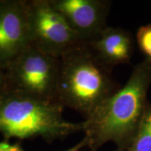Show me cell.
Wrapping results in <instances>:
<instances>
[{
    "label": "cell",
    "instance_id": "cell-3",
    "mask_svg": "<svg viewBox=\"0 0 151 151\" xmlns=\"http://www.w3.org/2000/svg\"><path fill=\"white\" fill-rule=\"evenodd\" d=\"M64 107L3 90L0 91V132L6 141L12 138L41 137L47 142L83 132V122H72L62 116Z\"/></svg>",
    "mask_w": 151,
    "mask_h": 151
},
{
    "label": "cell",
    "instance_id": "cell-6",
    "mask_svg": "<svg viewBox=\"0 0 151 151\" xmlns=\"http://www.w3.org/2000/svg\"><path fill=\"white\" fill-rule=\"evenodd\" d=\"M83 43L97 39L107 27L111 1L107 0H50Z\"/></svg>",
    "mask_w": 151,
    "mask_h": 151
},
{
    "label": "cell",
    "instance_id": "cell-8",
    "mask_svg": "<svg viewBox=\"0 0 151 151\" xmlns=\"http://www.w3.org/2000/svg\"><path fill=\"white\" fill-rule=\"evenodd\" d=\"M92 51L106 66L129 64L134 51V39L127 30L107 26L93 42L88 43Z\"/></svg>",
    "mask_w": 151,
    "mask_h": 151
},
{
    "label": "cell",
    "instance_id": "cell-9",
    "mask_svg": "<svg viewBox=\"0 0 151 151\" xmlns=\"http://www.w3.org/2000/svg\"><path fill=\"white\" fill-rule=\"evenodd\" d=\"M125 151H151V104H147L134 138Z\"/></svg>",
    "mask_w": 151,
    "mask_h": 151
},
{
    "label": "cell",
    "instance_id": "cell-7",
    "mask_svg": "<svg viewBox=\"0 0 151 151\" xmlns=\"http://www.w3.org/2000/svg\"><path fill=\"white\" fill-rule=\"evenodd\" d=\"M29 45L26 0H0V67L4 70Z\"/></svg>",
    "mask_w": 151,
    "mask_h": 151
},
{
    "label": "cell",
    "instance_id": "cell-2",
    "mask_svg": "<svg viewBox=\"0 0 151 151\" xmlns=\"http://www.w3.org/2000/svg\"><path fill=\"white\" fill-rule=\"evenodd\" d=\"M60 59L58 102L88 118L97 107L121 88L88 43L67 52Z\"/></svg>",
    "mask_w": 151,
    "mask_h": 151
},
{
    "label": "cell",
    "instance_id": "cell-14",
    "mask_svg": "<svg viewBox=\"0 0 151 151\" xmlns=\"http://www.w3.org/2000/svg\"><path fill=\"white\" fill-rule=\"evenodd\" d=\"M114 151H120V150H114Z\"/></svg>",
    "mask_w": 151,
    "mask_h": 151
},
{
    "label": "cell",
    "instance_id": "cell-11",
    "mask_svg": "<svg viewBox=\"0 0 151 151\" xmlns=\"http://www.w3.org/2000/svg\"><path fill=\"white\" fill-rule=\"evenodd\" d=\"M0 151H25L20 143H10L9 141H0Z\"/></svg>",
    "mask_w": 151,
    "mask_h": 151
},
{
    "label": "cell",
    "instance_id": "cell-5",
    "mask_svg": "<svg viewBox=\"0 0 151 151\" xmlns=\"http://www.w3.org/2000/svg\"><path fill=\"white\" fill-rule=\"evenodd\" d=\"M26 8L30 44L41 51L60 58L83 43L50 0H26Z\"/></svg>",
    "mask_w": 151,
    "mask_h": 151
},
{
    "label": "cell",
    "instance_id": "cell-1",
    "mask_svg": "<svg viewBox=\"0 0 151 151\" xmlns=\"http://www.w3.org/2000/svg\"><path fill=\"white\" fill-rule=\"evenodd\" d=\"M151 84V60L146 58L134 67L123 87L97 107L83 121L90 151L111 141L125 151L134 138L146 111Z\"/></svg>",
    "mask_w": 151,
    "mask_h": 151
},
{
    "label": "cell",
    "instance_id": "cell-12",
    "mask_svg": "<svg viewBox=\"0 0 151 151\" xmlns=\"http://www.w3.org/2000/svg\"><path fill=\"white\" fill-rule=\"evenodd\" d=\"M88 139H86V137H84L83 139L81 140L80 142H78L77 144H76L75 146H73L71 148L67 149V150H64V151H79L81 150V149L84 148H88Z\"/></svg>",
    "mask_w": 151,
    "mask_h": 151
},
{
    "label": "cell",
    "instance_id": "cell-10",
    "mask_svg": "<svg viewBox=\"0 0 151 151\" xmlns=\"http://www.w3.org/2000/svg\"><path fill=\"white\" fill-rule=\"evenodd\" d=\"M136 40L141 51L151 60V23L139 28L136 35Z\"/></svg>",
    "mask_w": 151,
    "mask_h": 151
},
{
    "label": "cell",
    "instance_id": "cell-13",
    "mask_svg": "<svg viewBox=\"0 0 151 151\" xmlns=\"http://www.w3.org/2000/svg\"><path fill=\"white\" fill-rule=\"evenodd\" d=\"M5 90V73L4 70L0 67V91Z\"/></svg>",
    "mask_w": 151,
    "mask_h": 151
},
{
    "label": "cell",
    "instance_id": "cell-4",
    "mask_svg": "<svg viewBox=\"0 0 151 151\" xmlns=\"http://www.w3.org/2000/svg\"><path fill=\"white\" fill-rule=\"evenodd\" d=\"M4 73L5 90L39 101L59 104V58L30 44L7 66Z\"/></svg>",
    "mask_w": 151,
    "mask_h": 151
}]
</instances>
